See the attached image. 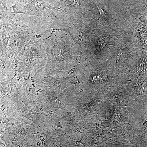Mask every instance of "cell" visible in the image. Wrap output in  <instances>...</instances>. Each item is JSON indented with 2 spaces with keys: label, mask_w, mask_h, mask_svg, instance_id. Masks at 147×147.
Returning <instances> with one entry per match:
<instances>
[{
  "label": "cell",
  "mask_w": 147,
  "mask_h": 147,
  "mask_svg": "<svg viewBox=\"0 0 147 147\" xmlns=\"http://www.w3.org/2000/svg\"><path fill=\"white\" fill-rule=\"evenodd\" d=\"M46 0H18L13 6V11L34 15H49L57 9Z\"/></svg>",
  "instance_id": "obj_1"
},
{
  "label": "cell",
  "mask_w": 147,
  "mask_h": 147,
  "mask_svg": "<svg viewBox=\"0 0 147 147\" xmlns=\"http://www.w3.org/2000/svg\"><path fill=\"white\" fill-rule=\"evenodd\" d=\"M87 0H61V8L67 12H70L82 7Z\"/></svg>",
  "instance_id": "obj_2"
},
{
  "label": "cell",
  "mask_w": 147,
  "mask_h": 147,
  "mask_svg": "<svg viewBox=\"0 0 147 147\" xmlns=\"http://www.w3.org/2000/svg\"><path fill=\"white\" fill-rule=\"evenodd\" d=\"M1 1L3 2H5V0H1Z\"/></svg>",
  "instance_id": "obj_3"
}]
</instances>
